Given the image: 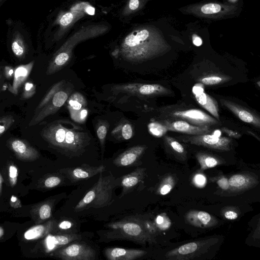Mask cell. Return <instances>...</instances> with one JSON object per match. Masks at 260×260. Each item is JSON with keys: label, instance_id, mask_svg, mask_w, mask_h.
Listing matches in <instances>:
<instances>
[{"label": "cell", "instance_id": "6da1fadb", "mask_svg": "<svg viewBox=\"0 0 260 260\" xmlns=\"http://www.w3.org/2000/svg\"><path fill=\"white\" fill-rule=\"evenodd\" d=\"M107 228L104 236L108 240L124 239L143 244L153 241L156 232L154 223L135 216L109 223Z\"/></svg>", "mask_w": 260, "mask_h": 260}, {"label": "cell", "instance_id": "7a4b0ae2", "mask_svg": "<svg viewBox=\"0 0 260 260\" xmlns=\"http://www.w3.org/2000/svg\"><path fill=\"white\" fill-rule=\"evenodd\" d=\"M159 45L151 31L146 27L134 29L121 43L120 54L127 61L141 62L159 53Z\"/></svg>", "mask_w": 260, "mask_h": 260}, {"label": "cell", "instance_id": "3957f363", "mask_svg": "<svg viewBox=\"0 0 260 260\" xmlns=\"http://www.w3.org/2000/svg\"><path fill=\"white\" fill-rule=\"evenodd\" d=\"M100 174L98 181L75 207V211L102 208L113 202L114 190L118 180L112 175L103 176V172Z\"/></svg>", "mask_w": 260, "mask_h": 260}, {"label": "cell", "instance_id": "277c9868", "mask_svg": "<svg viewBox=\"0 0 260 260\" xmlns=\"http://www.w3.org/2000/svg\"><path fill=\"white\" fill-rule=\"evenodd\" d=\"M218 241V238L211 237L189 242L169 251L165 257L169 260L193 259L207 252Z\"/></svg>", "mask_w": 260, "mask_h": 260}, {"label": "cell", "instance_id": "5b68a950", "mask_svg": "<svg viewBox=\"0 0 260 260\" xmlns=\"http://www.w3.org/2000/svg\"><path fill=\"white\" fill-rule=\"evenodd\" d=\"M53 255L64 260H94L96 252L87 244L71 242L56 250Z\"/></svg>", "mask_w": 260, "mask_h": 260}, {"label": "cell", "instance_id": "8992f818", "mask_svg": "<svg viewBox=\"0 0 260 260\" xmlns=\"http://www.w3.org/2000/svg\"><path fill=\"white\" fill-rule=\"evenodd\" d=\"M181 140L191 144L202 146L222 151H229L232 148V141L225 137H218L213 134H201L183 137Z\"/></svg>", "mask_w": 260, "mask_h": 260}, {"label": "cell", "instance_id": "52a82bcc", "mask_svg": "<svg viewBox=\"0 0 260 260\" xmlns=\"http://www.w3.org/2000/svg\"><path fill=\"white\" fill-rule=\"evenodd\" d=\"M105 170V166L100 165L92 166L82 164L80 166L66 168L60 169L59 172L72 182L89 179Z\"/></svg>", "mask_w": 260, "mask_h": 260}, {"label": "cell", "instance_id": "ba28073f", "mask_svg": "<svg viewBox=\"0 0 260 260\" xmlns=\"http://www.w3.org/2000/svg\"><path fill=\"white\" fill-rule=\"evenodd\" d=\"M172 115L174 117L184 119L191 124L197 126H209L219 123L218 120L199 109L176 111L172 113Z\"/></svg>", "mask_w": 260, "mask_h": 260}, {"label": "cell", "instance_id": "9c48e42d", "mask_svg": "<svg viewBox=\"0 0 260 260\" xmlns=\"http://www.w3.org/2000/svg\"><path fill=\"white\" fill-rule=\"evenodd\" d=\"M68 95L63 90L57 91L53 96L51 102L47 104L38 112L35 113L28 124L29 126L38 124L48 115L55 112L62 107L67 101Z\"/></svg>", "mask_w": 260, "mask_h": 260}, {"label": "cell", "instance_id": "30bf717a", "mask_svg": "<svg viewBox=\"0 0 260 260\" xmlns=\"http://www.w3.org/2000/svg\"><path fill=\"white\" fill-rule=\"evenodd\" d=\"M7 143L16 156L21 159L32 160L40 156L38 151L25 140L11 138Z\"/></svg>", "mask_w": 260, "mask_h": 260}, {"label": "cell", "instance_id": "8fae6325", "mask_svg": "<svg viewBox=\"0 0 260 260\" xmlns=\"http://www.w3.org/2000/svg\"><path fill=\"white\" fill-rule=\"evenodd\" d=\"M163 124L168 131L182 133L191 135L208 134L211 132L208 126H197L184 120L165 121Z\"/></svg>", "mask_w": 260, "mask_h": 260}, {"label": "cell", "instance_id": "7c38bea8", "mask_svg": "<svg viewBox=\"0 0 260 260\" xmlns=\"http://www.w3.org/2000/svg\"><path fill=\"white\" fill-rule=\"evenodd\" d=\"M230 190L239 192L250 189L258 183L257 177L250 173H240L232 175L228 179Z\"/></svg>", "mask_w": 260, "mask_h": 260}, {"label": "cell", "instance_id": "4fadbf2b", "mask_svg": "<svg viewBox=\"0 0 260 260\" xmlns=\"http://www.w3.org/2000/svg\"><path fill=\"white\" fill-rule=\"evenodd\" d=\"M185 217L189 224L200 228L213 227L218 223L215 217L203 211L190 210L185 214Z\"/></svg>", "mask_w": 260, "mask_h": 260}, {"label": "cell", "instance_id": "5bb4252c", "mask_svg": "<svg viewBox=\"0 0 260 260\" xmlns=\"http://www.w3.org/2000/svg\"><path fill=\"white\" fill-rule=\"evenodd\" d=\"M81 239V235L76 234L70 233L55 235L49 234L45 238L44 243L46 251L50 252Z\"/></svg>", "mask_w": 260, "mask_h": 260}, {"label": "cell", "instance_id": "9a60e30c", "mask_svg": "<svg viewBox=\"0 0 260 260\" xmlns=\"http://www.w3.org/2000/svg\"><path fill=\"white\" fill-rule=\"evenodd\" d=\"M146 253L147 251L143 250L120 247L107 248L104 250L105 257L109 260H134Z\"/></svg>", "mask_w": 260, "mask_h": 260}, {"label": "cell", "instance_id": "2e32d148", "mask_svg": "<svg viewBox=\"0 0 260 260\" xmlns=\"http://www.w3.org/2000/svg\"><path fill=\"white\" fill-rule=\"evenodd\" d=\"M145 146H136L131 147L119 155L113 161L118 167H131L136 164L144 153Z\"/></svg>", "mask_w": 260, "mask_h": 260}, {"label": "cell", "instance_id": "e0dca14e", "mask_svg": "<svg viewBox=\"0 0 260 260\" xmlns=\"http://www.w3.org/2000/svg\"><path fill=\"white\" fill-rule=\"evenodd\" d=\"M220 101L222 105L230 110L241 120L251 124L258 128L260 127L259 117L252 112L232 102L225 100H221Z\"/></svg>", "mask_w": 260, "mask_h": 260}, {"label": "cell", "instance_id": "ac0fdd59", "mask_svg": "<svg viewBox=\"0 0 260 260\" xmlns=\"http://www.w3.org/2000/svg\"><path fill=\"white\" fill-rule=\"evenodd\" d=\"M145 169L137 168L130 173L123 176L121 178V186L122 190L120 198L129 193L143 179Z\"/></svg>", "mask_w": 260, "mask_h": 260}, {"label": "cell", "instance_id": "d6986e66", "mask_svg": "<svg viewBox=\"0 0 260 260\" xmlns=\"http://www.w3.org/2000/svg\"><path fill=\"white\" fill-rule=\"evenodd\" d=\"M34 64L32 61L26 64L18 66L14 72V78L12 85L8 87L9 91L14 95L18 93L19 89L22 84L28 78Z\"/></svg>", "mask_w": 260, "mask_h": 260}, {"label": "cell", "instance_id": "ffe728a7", "mask_svg": "<svg viewBox=\"0 0 260 260\" xmlns=\"http://www.w3.org/2000/svg\"><path fill=\"white\" fill-rule=\"evenodd\" d=\"M55 223L49 221L45 224H39L31 227L24 234V237L28 240H35L47 235L54 228Z\"/></svg>", "mask_w": 260, "mask_h": 260}, {"label": "cell", "instance_id": "44dd1931", "mask_svg": "<svg viewBox=\"0 0 260 260\" xmlns=\"http://www.w3.org/2000/svg\"><path fill=\"white\" fill-rule=\"evenodd\" d=\"M194 96L199 105L215 117L217 120H219L218 107L215 100L204 92Z\"/></svg>", "mask_w": 260, "mask_h": 260}, {"label": "cell", "instance_id": "7402d4cb", "mask_svg": "<svg viewBox=\"0 0 260 260\" xmlns=\"http://www.w3.org/2000/svg\"><path fill=\"white\" fill-rule=\"evenodd\" d=\"M69 58L70 53L67 51H59L48 66L46 74L50 75L57 72L68 61Z\"/></svg>", "mask_w": 260, "mask_h": 260}, {"label": "cell", "instance_id": "603a6c76", "mask_svg": "<svg viewBox=\"0 0 260 260\" xmlns=\"http://www.w3.org/2000/svg\"><path fill=\"white\" fill-rule=\"evenodd\" d=\"M196 158L202 170L212 168L224 163V161L220 158L205 153H197Z\"/></svg>", "mask_w": 260, "mask_h": 260}, {"label": "cell", "instance_id": "cb8c5ba5", "mask_svg": "<svg viewBox=\"0 0 260 260\" xmlns=\"http://www.w3.org/2000/svg\"><path fill=\"white\" fill-rule=\"evenodd\" d=\"M138 91L142 95H152L167 93L168 90L159 84H153L141 85Z\"/></svg>", "mask_w": 260, "mask_h": 260}, {"label": "cell", "instance_id": "d4e9b609", "mask_svg": "<svg viewBox=\"0 0 260 260\" xmlns=\"http://www.w3.org/2000/svg\"><path fill=\"white\" fill-rule=\"evenodd\" d=\"M12 50L15 55L19 59L25 57L26 48L24 42L19 35L14 38L11 45Z\"/></svg>", "mask_w": 260, "mask_h": 260}, {"label": "cell", "instance_id": "484cf974", "mask_svg": "<svg viewBox=\"0 0 260 260\" xmlns=\"http://www.w3.org/2000/svg\"><path fill=\"white\" fill-rule=\"evenodd\" d=\"M175 184V180L174 178L172 175H168L161 180L157 192L160 195H166L172 190Z\"/></svg>", "mask_w": 260, "mask_h": 260}, {"label": "cell", "instance_id": "4316f807", "mask_svg": "<svg viewBox=\"0 0 260 260\" xmlns=\"http://www.w3.org/2000/svg\"><path fill=\"white\" fill-rule=\"evenodd\" d=\"M154 224L156 228L161 231H165L171 226V221L166 214L162 213L155 217Z\"/></svg>", "mask_w": 260, "mask_h": 260}, {"label": "cell", "instance_id": "83f0119b", "mask_svg": "<svg viewBox=\"0 0 260 260\" xmlns=\"http://www.w3.org/2000/svg\"><path fill=\"white\" fill-rule=\"evenodd\" d=\"M165 139L170 147L176 154L183 158L185 157V150L183 146L179 142L167 136L165 137Z\"/></svg>", "mask_w": 260, "mask_h": 260}, {"label": "cell", "instance_id": "f1b7e54d", "mask_svg": "<svg viewBox=\"0 0 260 260\" xmlns=\"http://www.w3.org/2000/svg\"><path fill=\"white\" fill-rule=\"evenodd\" d=\"M64 178L63 175H54L50 176L45 179L44 181V186L46 188H51L56 187L63 182Z\"/></svg>", "mask_w": 260, "mask_h": 260}, {"label": "cell", "instance_id": "f546056e", "mask_svg": "<svg viewBox=\"0 0 260 260\" xmlns=\"http://www.w3.org/2000/svg\"><path fill=\"white\" fill-rule=\"evenodd\" d=\"M61 85V82H60L56 84L52 87V88L49 91V92L42 99L41 102L39 103L36 109L35 113L38 112L51 100L54 94L58 91Z\"/></svg>", "mask_w": 260, "mask_h": 260}, {"label": "cell", "instance_id": "4dcf8cb0", "mask_svg": "<svg viewBox=\"0 0 260 260\" xmlns=\"http://www.w3.org/2000/svg\"><path fill=\"white\" fill-rule=\"evenodd\" d=\"M148 128L150 133L153 136L157 137L163 136L167 131L166 127L163 124L158 122H152L149 124Z\"/></svg>", "mask_w": 260, "mask_h": 260}, {"label": "cell", "instance_id": "1f68e13d", "mask_svg": "<svg viewBox=\"0 0 260 260\" xmlns=\"http://www.w3.org/2000/svg\"><path fill=\"white\" fill-rule=\"evenodd\" d=\"M14 121V117L11 115L0 117V137L9 129Z\"/></svg>", "mask_w": 260, "mask_h": 260}, {"label": "cell", "instance_id": "d6a6232c", "mask_svg": "<svg viewBox=\"0 0 260 260\" xmlns=\"http://www.w3.org/2000/svg\"><path fill=\"white\" fill-rule=\"evenodd\" d=\"M239 210L236 207H227L222 209L221 214L226 219L233 220L236 219L240 214Z\"/></svg>", "mask_w": 260, "mask_h": 260}, {"label": "cell", "instance_id": "836d02e7", "mask_svg": "<svg viewBox=\"0 0 260 260\" xmlns=\"http://www.w3.org/2000/svg\"><path fill=\"white\" fill-rule=\"evenodd\" d=\"M36 85L31 82H27L25 83L23 92L21 94V99L27 100L31 98L36 93Z\"/></svg>", "mask_w": 260, "mask_h": 260}, {"label": "cell", "instance_id": "e575fe53", "mask_svg": "<svg viewBox=\"0 0 260 260\" xmlns=\"http://www.w3.org/2000/svg\"><path fill=\"white\" fill-rule=\"evenodd\" d=\"M221 8L219 4L210 3L203 5L201 10L204 14H212L219 12Z\"/></svg>", "mask_w": 260, "mask_h": 260}, {"label": "cell", "instance_id": "d590c367", "mask_svg": "<svg viewBox=\"0 0 260 260\" xmlns=\"http://www.w3.org/2000/svg\"><path fill=\"white\" fill-rule=\"evenodd\" d=\"M52 207L50 204H43L39 211V217L41 220H46L51 216Z\"/></svg>", "mask_w": 260, "mask_h": 260}, {"label": "cell", "instance_id": "8d00e7d4", "mask_svg": "<svg viewBox=\"0 0 260 260\" xmlns=\"http://www.w3.org/2000/svg\"><path fill=\"white\" fill-rule=\"evenodd\" d=\"M223 79L217 76L205 77L201 79L202 84L207 85H212L219 84L222 82Z\"/></svg>", "mask_w": 260, "mask_h": 260}, {"label": "cell", "instance_id": "74e56055", "mask_svg": "<svg viewBox=\"0 0 260 260\" xmlns=\"http://www.w3.org/2000/svg\"><path fill=\"white\" fill-rule=\"evenodd\" d=\"M192 182L196 187L202 188L207 183V178L204 174L197 173L193 177Z\"/></svg>", "mask_w": 260, "mask_h": 260}, {"label": "cell", "instance_id": "f35d334b", "mask_svg": "<svg viewBox=\"0 0 260 260\" xmlns=\"http://www.w3.org/2000/svg\"><path fill=\"white\" fill-rule=\"evenodd\" d=\"M107 133V128L104 125H100L97 129V136L102 147L104 146L105 138Z\"/></svg>", "mask_w": 260, "mask_h": 260}, {"label": "cell", "instance_id": "ab89813d", "mask_svg": "<svg viewBox=\"0 0 260 260\" xmlns=\"http://www.w3.org/2000/svg\"><path fill=\"white\" fill-rule=\"evenodd\" d=\"M218 186L224 190H230L228 179L224 176H220L214 179Z\"/></svg>", "mask_w": 260, "mask_h": 260}, {"label": "cell", "instance_id": "60d3db41", "mask_svg": "<svg viewBox=\"0 0 260 260\" xmlns=\"http://www.w3.org/2000/svg\"><path fill=\"white\" fill-rule=\"evenodd\" d=\"M9 179L11 186L16 184L18 176V170L16 166L11 165L9 167Z\"/></svg>", "mask_w": 260, "mask_h": 260}, {"label": "cell", "instance_id": "b9f144b4", "mask_svg": "<svg viewBox=\"0 0 260 260\" xmlns=\"http://www.w3.org/2000/svg\"><path fill=\"white\" fill-rule=\"evenodd\" d=\"M122 136L125 140H129L133 136V129L131 124L126 123L122 129Z\"/></svg>", "mask_w": 260, "mask_h": 260}, {"label": "cell", "instance_id": "7bdbcfd3", "mask_svg": "<svg viewBox=\"0 0 260 260\" xmlns=\"http://www.w3.org/2000/svg\"><path fill=\"white\" fill-rule=\"evenodd\" d=\"M73 19V15L70 13L64 14L60 20V23L63 26H67L71 23Z\"/></svg>", "mask_w": 260, "mask_h": 260}, {"label": "cell", "instance_id": "ee69618b", "mask_svg": "<svg viewBox=\"0 0 260 260\" xmlns=\"http://www.w3.org/2000/svg\"><path fill=\"white\" fill-rule=\"evenodd\" d=\"M74 223L70 220H64L60 222L58 225V228L63 231H68V230L72 228Z\"/></svg>", "mask_w": 260, "mask_h": 260}, {"label": "cell", "instance_id": "f6af8a7d", "mask_svg": "<svg viewBox=\"0 0 260 260\" xmlns=\"http://www.w3.org/2000/svg\"><path fill=\"white\" fill-rule=\"evenodd\" d=\"M192 92L194 95H198L204 92V88L203 84L200 83L195 84L192 88Z\"/></svg>", "mask_w": 260, "mask_h": 260}, {"label": "cell", "instance_id": "bcb514c9", "mask_svg": "<svg viewBox=\"0 0 260 260\" xmlns=\"http://www.w3.org/2000/svg\"><path fill=\"white\" fill-rule=\"evenodd\" d=\"M222 130L230 137L235 138H238L241 137V135L237 132L229 129L225 127L222 128Z\"/></svg>", "mask_w": 260, "mask_h": 260}, {"label": "cell", "instance_id": "7dc6e473", "mask_svg": "<svg viewBox=\"0 0 260 260\" xmlns=\"http://www.w3.org/2000/svg\"><path fill=\"white\" fill-rule=\"evenodd\" d=\"M14 73V70L11 67L6 66L4 69V75L7 79L12 78Z\"/></svg>", "mask_w": 260, "mask_h": 260}, {"label": "cell", "instance_id": "c3c4849f", "mask_svg": "<svg viewBox=\"0 0 260 260\" xmlns=\"http://www.w3.org/2000/svg\"><path fill=\"white\" fill-rule=\"evenodd\" d=\"M69 104L74 110H79L82 108V104L76 100H70Z\"/></svg>", "mask_w": 260, "mask_h": 260}, {"label": "cell", "instance_id": "681fc988", "mask_svg": "<svg viewBox=\"0 0 260 260\" xmlns=\"http://www.w3.org/2000/svg\"><path fill=\"white\" fill-rule=\"evenodd\" d=\"M192 42L196 46H200L202 44V40L200 37L197 35H193L192 37Z\"/></svg>", "mask_w": 260, "mask_h": 260}, {"label": "cell", "instance_id": "f907efd6", "mask_svg": "<svg viewBox=\"0 0 260 260\" xmlns=\"http://www.w3.org/2000/svg\"><path fill=\"white\" fill-rule=\"evenodd\" d=\"M87 114V111L85 109H84L81 111L80 113V117L81 119H84Z\"/></svg>", "mask_w": 260, "mask_h": 260}, {"label": "cell", "instance_id": "816d5d0a", "mask_svg": "<svg viewBox=\"0 0 260 260\" xmlns=\"http://www.w3.org/2000/svg\"><path fill=\"white\" fill-rule=\"evenodd\" d=\"M221 134V132L219 130H216L213 133V135H214L216 136H218V137H220Z\"/></svg>", "mask_w": 260, "mask_h": 260}, {"label": "cell", "instance_id": "f5cc1de1", "mask_svg": "<svg viewBox=\"0 0 260 260\" xmlns=\"http://www.w3.org/2000/svg\"><path fill=\"white\" fill-rule=\"evenodd\" d=\"M3 182V179L1 174L0 173V196H1V191H2Z\"/></svg>", "mask_w": 260, "mask_h": 260}, {"label": "cell", "instance_id": "db71d44e", "mask_svg": "<svg viewBox=\"0 0 260 260\" xmlns=\"http://www.w3.org/2000/svg\"><path fill=\"white\" fill-rule=\"evenodd\" d=\"M4 229L0 226V238L4 235Z\"/></svg>", "mask_w": 260, "mask_h": 260}, {"label": "cell", "instance_id": "11a10c76", "mask_svg": "<svg viewBox=\"0 0 260 260\" xmlns=\"http://www.w3.org/2000/svg\"><path fill=\"white\" fill-rule=\"evenodd\" d=\"M3 80V79L2 75L0 73V92H1V87H2V84Z\"/></svg>", "mask_w": 260, "mask_h": 260}]
</instances>
